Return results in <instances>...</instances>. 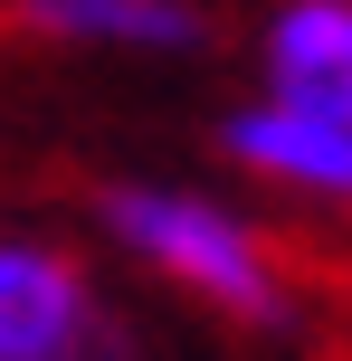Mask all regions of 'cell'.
Masks as SVG:
<instances>
[{"label":"cell","mask_w":352,"mask_h":361,"mask_svg":"<svg viewBox=\"0 0 352 361\" xmlns=\"http://www.w3.org/2000/svg\"><path fill=\"white\" fill-rule=\"evenodd\" d=\"M29 38H76V48H200L210 19L190 0H10Z\"/></svg>","instance_id":"obj_5"},{"label":"cell","mask_w":352,"mask_h":361,"mask_svg":"<svg viewBox=\"0 0 352 361\" xmlns=\"http://www.w3.org/2000/svg\"><path fill=\"white\" fill-rule=\"evenodd\" d=\"M95 219H105L114 247H133L152 276H171V286H190L200 305H219L229 324H286V314H296L286 257L267 247L248 219H229L219 200L152 190V180H114V190H95Z\"/></svg>","instance_id":"obj_1"},{"label":"cell","mask_w":352,"mask_h":361,"mask_svg":"<svg viewBox=\"0 0 352 361\" xmlns=\"http://www.w3.org/2000/svg\"><path fill=\"white\" fill-rule=\"evenodd\" d=\"M267 105L352 124V0H286L267 19Z\"/></svg>","instance_id":"obj_3"},{"label":"cell","mask_w":352,"mask_h":361,"mask_svg":"<svg viewBox=\"0 0 352 361\" xmlns=\"http://www.w3.org/2000/svg\"><path fill=\"white\" fill-rule=\"evenodd\" d=\"M0 361H133V343L95 305L76 257L38 238H0Z\"/></svg>","instance_id":"obj_2"},{"label":"cell","mask_w":352,"mask_h":361,"mask_svg":"<svg viewBox=\"0 0 352 361\" xmlns=\"http://www.w3.org/2000/svg\"><path fill=\"white\" fill-rule=\"evenodd\" d=\"M229 162L267 171V180H296V190L352 200V124L343 114H296V105H248L229 114Z\"/></svg>","instance_id":"obj_4"}]
</instances>
